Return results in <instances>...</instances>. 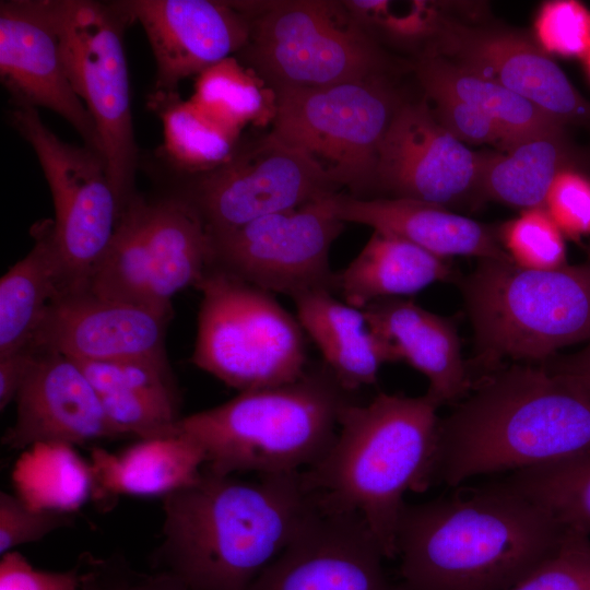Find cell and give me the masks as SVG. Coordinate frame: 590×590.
<instances>
[{"instance_id": "f1b7e54d", "label": "cell", "mask_w": 590, "mask_h": 590, "mask_svg": "<svg viewBox=\"0 0 590 590\" xmlns=\"http://www.w3.org/2000/svg\"><path fill=\"white\" fill-rule=\"evenodd\" d=\"M148 106L163 126V157L190 177L214 170L229 162L239 148L237 131L178 92L153 91Z\"/></svg>"}, {"instance_id": "30bf717a", "label": "cell", "mask_w": 590, "mask_h": 590, "mask_svg": "<svg viewBox=\"0 0 590 590\" xmlns=\"http://www.w3.org/2000/svg\"><path fill=\"white\" fill-rule=\"evenodd\" d=\"M73 90L90 113L113 187L122 204L135 193L138 165L123 32L117 1L48 0Z\"/></svg>"}, {"instance_id": "6da1fadb", "label": "cell", "mask_w": 590, "mask_h": 590, "mask_svg": "<svg viewBox=\"0 0 590 590\" xmlns=\"http://www.w3.org/2000/svg\"><path fill=\"white\" fill-rule=\"evenodd\" d=\"M320 509L303 471L243 481L202 469L163 497V540L150 562L189 590H249Z\"/></svg>"}, {"instance_id": "f35d334b", "label": "cell", "mask_w": 590, "mask_h": 590, "mask_svg": "<svg viewBox=\"0 0 590 590\" xmlns=\"http://www.w3.org/2000/svg\"><path fill=\"white\" fill-rule=\"evenodd\" d=\"M68 511L35 508L23 498L0 493V553L42 540L54 530L72 526Z\"/></svg>"}, {"instance_id": "e0dca14e", "label": "cell", "mask_w": 590, "mask_h": 590, "mask_svg": "<svg viewBox=\"0 0 590 590\" xmlns=\"http://www.w3.org/2000/svg\"><path fill=\"white\" fill-rule=\"evenodd\" d=\"M148 37L156 63L153 91L178 84L236 56L247 44L250 22L236 2L211 0L117 1Z\"/></svg>"}, {"instance_id": "8d00e7d4", "label": "cell", "mask_w": 590, "mask_h": 590, "mask_svg": "<svg viewBox=\"0 0 590 590\" xmlns=\"http://www.w3.org/2000/svg\"><path fill=\"white\" fill-rule=\"evenodd\" d=\"M76 562L80 564V590H189L168 573H145L133 568L118 553L95 556L84 552Z\"/></svg>"}, {"instance_id": "ba28073f", "label": "cell", "mask_w": 590, "mask_h": 590, "mask_svg": "<svg viewBox=\"0 0 590 590\" xmlns=\"http://www.w3.org/2000/svg\"><path fill=\"white\" fill-rule=\"evenodd\" d=\"M249 37L235 56L274 91L323 87L380 74L381 52L342 2H239Z\"/></svg>"}, {"instance_id": "7402d4cb", "label": "cell", "mask_w": 590, "mask_h": 590, "mask_svg": "<svg viewBox=\"0 0 590 590\" xmlns=\"http://www.w3.org/2000/svg\"><path fill=\"white\" fill-rule=\"evenodd\" d=\"M371 330L428 380L426 396L438 406L458 403L473 387L455 323L409 298L375 302L363 309Z\"/></svg>"}, {"instance_id": "4316f807", "label": "cell", "mask_w": 590, "mask_h": 590, "mask_svg": "<svg viewBox=\"0 0 590 590\" xmlns=\"http://www.w3.org/2000/svg\"><path fill=\"white\" fill-rule=\"evenodd\" d=\"M33 248L0 281V357L28 347L62 292L52 221L36 224Z\"/></svg>"}, {"instance_id": "1f68e13d", "label": "cell", "mask_w": 590, "mask_h": 590, "mask_svg": "<svg viewBox=\"0 0 590 590\" xmlns=\"http://www.w3.org/2000/svg\"><path fill=\"white\" fill-rule=\"evenodd\" d=\"M191 99L222 123L240 131L248 125H272L275 91L235 56L197 76Z\"/></svg>"}, {"instance_id": "7c38bea8", "label": "cell", "mask_w": 590, "mask_h": 590, "mask_svg": "<svg viewBox=\"0 0 590 590\" xmlns=\"http://www.w3.org/2000/svg\"><path fill=\"white\" fill-rule=\"evenodd\" d=\"M323 198L211 236L210 269L291 298L310 291L333 293L330 250L345 223Z\"/></svg>"}, {"instance_id": "3957f363", "label": "cell", "mask_w": 590, "mask_h": 590, "mask_svg": "<svg viewBox=\"0 0 590 590\" xmlns=\"http://www.w3.org/2000/svg\"><path fill=\"white\" fill-rule=\"evenodd\" d=\"M590 450V393L541 364L484 375L439 420L433 483L520 471Z\"/></svg>"}, {"instance_id": "f6af8a7d", "label": "cell", "mask_w": 590, "mask_h": 590, "mask_svg": "<svg viewBox=\"0 0 590 590\" xmlns=\"http://www.w3.org/2000/svg\"><path fill=\"white\" fill-rule=\"evenodd\" d=\"M586 57H587L588 70L590 72V51L588 52V55Z\"/></svg>"}, {"instance_id": "4dcf8cb0", "label": "cell", "mask_w": 590, "mask_h": 590, "mask_svg": "<svg viewBox=\"0 0 590 590\" xmlns=\"http://www.w3.org/2000/svg\"><path fill=\"white\" fill-rule=\"evenodd\" d=\"M86 291L104 299L173 312L160 307L153 296L151 267L137 193L123 205L113 238Z\"/></svg>"}, {"instance_id": "5b68a950", "label": "cell", "mask_w": 590, "mask_h": 590, "mask_svg": "<svg viewBox=\"0 0 590 590\" xmlns=\"http://www.w3.org/2000/svg\"><path fill=\"white\" fill-rule=\"evenodd\" d=\"M322 362L296 380L239 392L227 402L181 417L178 432L203 451V469L259 476L304 471L333 445L353 402Z\"/></svg>"}, {"instance_id": "ee69618b", "label": "cell", "mask_w": 590, "mask_h": 590, "mask_svg": "<svg viewBox=\"0 0 590 590\" xmlns=\"http://www.w3.org/2000/svg\"><path fill=\"white\" fill-rule=\"evenodd\" d=\"M548 370L563 375L590 393V340L586 347L567 357H553L545 362Z\"/></svg>"}, {"instance_id": "e575fe53", "label": "cell", "mask_w": 590, "mask_h": 590, "mask_svg": "<svg viewBox=\"0 0 590 590\" xmlns=\"http://www.w3.org/2000/svg\"><path fill=\"white\" fill-rule=\"evenodd\" d=\"M73 361L98 397L151 390L177 391L167 362L142 358Z\"/></svg>"}, {"instance_id": "8992f818", "label": "cell", "mask_w": 590, "mask_h": 590, "mask_svg": "<svg viewBox=\"0 0 590 590\" xmlns=\"http://www.w3.org/2000/svg\"><path fill=\"white\" fill-rule=\"evenodd\" d=\"M462 294L475 365L489 373L506 359L544 364L559 349L590 340V262L529 270L482 259Z\"/></svg>"}, {"instance_id": "484cf974", "label": "cell", "mask_w": 590, "mask_h": 590, "mask_svg": "<svg viewBox=\"0 0 590 590\" xmlns=\"http://www.w3.org/2000/svg\"><path fill=\"white\" fill-rule=\"evenodd\" d=\"M450 278L451 269L445 259L404 239L374 231L359 253L334 272L333 294L363 310L375 302L405 298Z\"/></svg>"}, {"instance_id": "74e56055", "label": "cell", "mask_w": 590, "mask_h": 590, "mask_svg": "<svg viewBox=\"0 0 590 590\" xmlns=\"http://www.w3.org/2000/svg\"><path fill=\"white\" fill-rule=\"evenodd\" d=\"M542 50L565 57H582L590 51V11L571 0L542 5L535 20Z\"/></svg>"}, {"instance_id": "2e32d148", "label": "cell", "mask_w": 590, "mask_h": 590, "mask_svg": "<svg viewBox=\"0 0 590 590\" xmlns=\"http://www.w3.org/2000/svg\"><path fill=\"white\" fill-rule=\"evenodd\" d=\"M0 78L14 107L54 111L103 157L95 123L69 80L48 0L0 2Z\"/></svg>"}, {"instance_id": "7a4b0ae2", "label": "cell", "mask_w": 590, "mask_h": 590, "mask_svg": "<svg viewBox=\"0 0 590 590\" xmlns=\"http://www.w3.org/2000/svg\"><path fill=\"white\" fill-rule=\"evenodd\" d=\"M565 528L499 482L409 505L397 529L405 590H508L558 548Z\"/></svg>"}, {"instance_id": "9a60e30c", "label": "cell", "mask_w": 590, "mask_h": 590, "mask_svg": "<svg viewBox=\"0 0 590 590\" xmlns=\"http://www.w3.org/2000/svg\"><path fill=\"white\" fill-rule=\"evenodd\" d=\"M384 558L358 512L320 509L249 590H405L388 578Z\"/></svg>"}, {"instance_id": "ab89813d", "label": "cell", "mask_w": 590, "mask_h": 590, "mask_svg": "<svg viewBox=\"0 0 590 590\" xmlns=\"http://www.w3.org/2000/svg\"><path fill=\"white\" fill-rule=\"evenodd\" d=\"M423 88L435 105L432 110L437 120L458 140L472 144L492 143L510 150L506 134L484 113L444 90Z\"/></svg>"}, {"instance_id": "83f0119b", "label": "cell", "mask_w": 590, "mask_h": 590, "mask_svg": "<svg viewBox=\"0 0 590 590\" xmlns=\"http://www.w3.org/2000/svg\"><path fill=\"white\" fill-rule=\"evenodd\" d=\"M416 75L422 87L449 92L484 113L506 134L510 150L530 139L563 132V125L527 98L434 51L418 60Z\"/></svg>"}, {"instance_id": "f546056e", "label": "cell", "mask_w": 590, "mask_h": 590, "mask_svg": "<svg viewBox=\"0 0 590 590\" xmlns=\"http://www.w3.org/2000/svg\"><path fill=\"white\" fill-rule=\"evenodd\" d=\"M506 152L486 157L482 192L523 210L544 208L555 177L567 167L563 132L530 139Z\"/></svg>"}, {"instance_id": "ac0fdd59", "label": "cell", "mask_w": 590, "mask_h": 590, "mask_svg": "<svg viewBox=\"0 0 590 590\" xmlns=\"http://www.w3.org/2000/svg\"><path fill=\"white\" fill-rule=\"evenodd\" d=\"M432 50L527 98L557 122L590 121V103L563 70L528 39L439 19Z\"/></svg>"}, {"instance_id": "7bdbcfd3", "label": "cell", "mask_w": 590, "mask_h": 590, "mask_svg": "<svg viewBox=\"0 0 590 590\" xmlns=\"http://www.w3.org/2000/svg\"><path fill=\"white\" fill-rule=\"evenodd\" d=\"M36 351L26 347L0 357V409L3 411L15 400L34 361Z\"/></svg>"}, {"instance_id": "5bb4252c", "label": "cell", "mask_w": 590, "mask_h": 590, "mask_svg": "<svg viewBox=\"0 0 590 590\" xmlns=\"http://www.w3.org/2000/svg\"><path fill=\"white\" fill-rule=\"evenodd\" d=\"M485 161L441 126L426 102L400 104L379 148L375 186L393 198L448 208L480 189Z\"/></svg>"}, {"instance_id": "d4e9b609", "label": "cell", "mask_w": 590, "mask_h": 590, "mask_svg": "<svg viewBox=\"0 0 590 590\" xmlns=\"http://www.w3.org/2000/svg\"><path fill=\"white\" fill-rule=\"evenodd\" d=\"M88 465L96 496L165 497L199 477L204 456L192 439L178 433L142 438L117 452L93 447Z\"/></svg>"}, {"instance_id": "8fae6325", "label": "cell", "mask_w": 590, "mask_h": 590, "mask_svg": "<svg viewBox=\"0 0 590 590\" xmlns=\"http://www.w3.org/2000/svg\"><path fill=\"white\" fill-rule=\"evenodd\" d=\"M10 119L33 148L51 191L62 291H86L122 210L105 161L86 145L58 138L43 122L38 109L14 107Z\"/></svg>"}, {"instance_id": "4fadbf2b", "label": "cell", "mask_w": 590, "mask_h": 590, "mask_svg": "<svg viewBox=\"0 0 590 590\" xmlns=\"http://www.w3.org/2000/svg\"><path fill=\"white\" fill-rule=\"evenodd\" d=\"M190 178L181 193L197 209L211 236L338 192L307 155L272 133L239 146L223 166Z\"/></svg>"}, {"instance_id": "b9f144b4", "label": "cell", "mask_w": 590, "mask_h": 590, "mask_svg": "<svg viewBox=\"0 0 590 590\" xmlns=\"http://www.w3.org/2000/svg\"><path fill=\"white\" fill-rule=\"evenodd\" d=\"M80 564L64 571L35 568L19 552L1 555L0 590H80Z\"/></svg>"}, {"instance_id": "603a6c76", "label": "cell", "mask_w": 590, "mask_h": 590, "mask_svg": "<svg viewBox=\"0 0 590 590\" xmlns=\"http://www.w3.org/2000/svg\"><path fill=\"white\" fill-rule=\"evenodd\" d=\"M155 303L172 309V298L198 286L211 268L212 237L193 204L180 192L154 200L137 194Z\"/></svg>"}, {"instance_id": "44dd1931", "label": "cell", "mask_w": 590, "mask_h": 590, "mask_svg": "<svg viewBox=\"0 0 590 590\" xmlns=\"http://www.w3.org/2000/svg\"><path fill=\"white\" fill-rule=\"evenodd\" d=\"M323 201L343 223L369 226L442 259L470 256L512 262L496 233L441 205L403 198L367 199L341 192L330 193Z\"/></svg>"}, {"instance_id": "836d02e7", "label": "cell", "mask_w": 590, "mask_h": 590, "mask_svg": "<svg viewBox=\"0 0 590 590\" xmlns=\"http://www.w3.org/2000/svg\"><path fill=\"white\" fill-rule=\"evenodd\" d=\"M563 233L544 208L523 210L497 233L512 262L529 270H554L567 266Z\"/></svg>"}, {"instance_id": "9c48e42d", "label": "cell", "mask_w": 590, "mask_h": 590, "mask_svg": "<svg viewBox=\"0 0 590 590\" xmlns=\"http://www.w3.org/2000/svg\"><path fill=\"white\" fill-rule=\"evenodd\" d=\"M271 132L354 197L375 186L378 152L400 105L380 75L323 87L280 88Z\"/></svg>"}, {"instance_id": "277c9868", "label": "cell", "mask_w": 590, "mask_h": 590, "mask_svg": "<svg viewBox=\"0 0 590 590\" xmlns=\"http://www.w3.org/2000/svg\"><path fill=\"white\" fill-rule=\"evenodd\" d=\"M439 406L426 394L378 393L341 413L337 438L305 483L330 512H358L386 558L397 556V529L405 493L433 484Z\"/></svg>"}, {"instance_id": "d6986e66", "label": "cell", "mask_w": 590, "mask_h": 590, "mask_svg": "<svg viewBox=\"0 0 590 590\" xmlns=\"http://www.w3.org/2000/svg\"><path fill=\"white\" fill-rule=\"evenodd\" d=\"M170 314L104 299L87 291L60 293L30 346L82 361L167 362L165 334Z\"/></svg>"}, {"instance_id": "cb8c5ba5", "label": "cell", "mask_w": 590, "mask_h": 590, "mask_svg": "<svg viewBox=\"0 0 590 590\" xmlns=\"http://www.w3.org/2000/svg\"><path fill=\"white\" fill-rule=\"evenodd\" d=\"M292 299L305 334L347 391L376 384L381 366L397 362L391 347L371 330L363 310L326 290L306 292Z\"/></svg>"}, {"instance_id": "d6a6232c", "label": "cell", "mask_w": 590, "mask_h": 590, "mask_svg": "<svg viewBox=\"0 0 590 590\" xmlns=\"http://www.w3.org/2000/svg\"><path fill=\"white\" fill-rule=\"evenodd\" d=\"M499 483L546 509L565 529L590 535V450L511 472Z\"/></svg>"}, {"instance_id": "ffe728a7", "label": "cell", "mask_w": 590, "mask_h": 590, "mask_svg": "<svg viewBox=\"0 0 590 590\" xmlns=\"http://www.w3.org/2000/svg\"><path fill=\"white\" fill-rule=\"evenodd\" d=\"M35 351L15 398V423L3 435V444L13 449L39 444L73 447L120 437L79 365L52 350Z\"/></svg>"}, {"instance_id": "52a82bcc", "label": "cell", "mask_w": 590, "mask_h": 590, "mask_svg": "<svg viewBox=\"0 0 590 590\" xmlns=\"http://www.w3.org/2000/svg\"><path fill=\"white\" fill-rule=\"evenodd\" d=\"M197 288V367L239 392L287 384L306 371V334L272 293L215 269Z\"/></svg>"}, {"instance_id": "d590c367", "label": "cell", "mask_w": 590, "mask_h": 590, "mask_svg": "<svg viewBox=\"0 0 590 590\" xmlns=\"http://www.w3.org/2000/svg\"><path fill=\"white\" fill-rule=\"evenodd\" d=\"M508 590H590V535L566 529L556 552Z\"/></svg>"}, {"instance_id": "60d3db41", "label": "cell", "mask_w": 590, "mask_h": 590, "mask_svg": "<svg viewBox=\"0 0 590 590\" xmlns=\"http://www.w3.org/2000/svg\"><path fill=\"white\" fill-rule=\"evenodd\" d=\"M544 209L563 235L571 238L590 234V179L569 169L555 177Z\"/></svg>"}]
</instances>
